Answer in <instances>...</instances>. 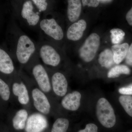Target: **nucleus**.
Listing matches in <instances>:
<instances>
[{
  "label": "nucleus",
  "mask_w": 132,
  "mask_h": 132,
  "mask_svg": "<svg viewBox=\"0 0 132 132\" xmlns=\"http://www.w3.org/2000/svg\"><path fill=\"white\" fill-rule=\"evenodd\" d=\"M14 40V50L20 64L27 63L37 51V46L28 36L22 32L16 35Z\"/></svg>",
  "instance_id": "1"
},
{
  "label": "nucleus",
  "mask_w": 132,
  "mask_h": 132,
  "mask_svg": "<svg viewBox=\"0 0 132 132\" xmlns=\"http://www.w3.org/2000/svg\"><path fill=\"white\" fill-rule=\"evenodd\" d=\"M96 115L99 122L107 128L113 127L116 123V116L112 105L105 98L98 100L96 105Z\"/></svg>",
  "instance_id": "2"
},
{
  "label": "nucleus",
  "mask_w": 132,
  "mask_h": 132,
  "mask_svg": "<svg viewBox=\"0 0 132 132\" xmlns=\"http://www.w3.org/2000/svg\"><path fill=\"white\" fill-rule=\"evenodd\" d=\"M37 51L43 62L46 65L55 67L60 63V55L50 42L41 43L37 46Z\"/></svg>",
  "instance_id": "3"
},
{
  "label": "nucleus",
  "mask_w": 132,
  "mask_h": 132,
  "mask_svg": "<svg viewBox=\"0 0 132 132\" xmlns=\"http://www.w3.org/2000/svg\"><path fill=\"white\" fill-rule=\"evenodd\" d=\"M100 45V37L96 33L90 35L79 50L80 57L86 62L94 59Z\"/></svg>",
  "instance_id": "4"
},
{
  "label": "nucleus",
  "mask_w": 132,
  "mask_h": 132,
  "mask_svg": "<svg viewBox=\"0 0 132 132\" xmlns=\"http://www.w3.org/2000/svg\"><path fill=\"white\" fill-rule=\"evenodd\" d=\"M39 28L50 40H61L64 37L62 28L56 20L53 18L41 19L39 24Z\"/></svg>",
  "instance_id": "5"
},
{
  "label": "nucleus",
  "mask_w": 132,
  "mask_h": 132,
  "mask_svg": "<svg viewBox=\"0 0 132 132\" xmlns=\"http://www.w3.org/2000/svg\"><path fill=\"white\" fill-rule=\"evenodd\" d=\"M33 2L31 0H27L22 5L21 11V20L28 27H38L41 20L39 12L34 10Z\"/></svg>",
  "instance_id": "6"
},
{
  "label": "nucleus",
  "mask_w": 132,
  "mask_h": 132,
  "mask_svg": "<svg viewBox=\"0 0 132 132\" xmlns=\"http://www.w3.org/2000/svg\"><path fill=\"white\" fill-rule=\"evenodd\" d=\"M32 73L40 90L48 93L51 90V84L46 70L41 64H36L32 69Z\"/></svg>",
  "instance_id": "7"
},
{
  "label": "nucleus",
  "mask_w": 132,
  "mask_h": 132,
  "mask_svg": "<svg viewBox=\"0 0 132 132\" xmlns=\"http://www.w3.org/2000/svg\"><path fill=\"white\" fill-rule=\"evenodd\" d=\"M32 95L36 109L43 114H48L50 112L51 105L44 92L39 88H34L32 91Z\"/></svg>",
  "instance_id": "8"
},
{
  "label": "nucleus",
  "mask_w": 132,
  "mask_h": 132,
  "mask_svg": "<svg viewBox=\"0 0 132 132\" xmlns=\"http://www.w3.org/2000/svg\"><path fill=\"white\" fill-rule=\"evenodd\" d=\"M47 126V120L44 116L34 113L28 119L25 128L26 132H42Z\"/></svg>",
  "instance_id": "9"
},
{
  "label": "nucleus",
  "mask_w": 132,
  "mask_h": 132,
  "mask_svg": "<svg viewBox=\"0 0 132 132\" xmlns=\"http://www.w3.org/2000/svg\"><path fill=\"white\" fill-rule=\"evenodd\" d=\"M51 83L54 92L57 96L64 97L67 94L68 83L65 76L59 72L55 73L52 77Z\"/></svg>",
  "instance_id": "10"
},
{
  "label": "nucleus",
  "mask_w": 132,
  "mask_h": 132,
  "mask_svg": "<svg viewBox=\"0 0 132 132\" xmlns=\"http://www.w3.org/2000/svg\"><path fill=\"white\" fill-rule=\"evenodd\" d=\"M86 27V22L84 20L73 22L68 29L66 35L67 38L73 41L79 40L82 38Z\"/></svg>",
  "instance_id": "11"
},
{
  "label": "nucleus",
  "mask_w": 132,
  "mask_h": 132,
  "mask_svg": "<svg viewBox=\"0 0 132 132\" xmlns=\"http://www.w3.org/2000/svg\"><path fill=\"white\" fill-rule=\"evenodd\" d=\"M81 98L80 92L74 91L64 96L61 101L62 106L68 111H77L80 107Z\"/></svg>",
  "instance_id": "12"
},
{
  "label": "nucleus",
  "mask_w": 132,
  "mask_h": 132,
  "mask_svg": "<svg viewBox=\"0 0 132 132\" xmlns=\"http://www.w3.org/2000/svg\"><path fill=\"white\" fill-rule=\"evenodd\" d=\"M14 64L7 52L0 47V72L5 74H11L14 71Z\"/></svg>",
  "instance_id": "13"
},
{
  "label": "nucleus",
  "mask_w": 132,
  "mask_h": 132,
  "mask_svg": "<svg viewBox=\"0 0 132 132\" xmlns=\"http://www.w3.org/2000/svg\"><path fill=\"white\" fill-rule=\"evenodd\" d=\"M67 15L69 20L71 22L77 21L80 16L81 12V0H68Z\"/></svg>",
  "instance_id": "14"
},
{
  "label": "nucleus",
  "mask_w": 132,
  "mask_h": 132,
  "mask_svg": "<svg viewBox=\"0 0 132 132\" xmlns=\"http://www.w3.org/2000/svg\"><path fill=\"white\" fill-rule=\"evenodd\" d=\"M13 93L18 97L19 103L22 105H26L29 101L28 91L23 82H15L12 87Z\"/></svg>",
  "instance_id": "15"
},
{
  "label": "nucleus",
  "mask_w": 132,
  "mask_h": 132,
  "mask_svg": "<svg viewBox=\"0 0 132 132\" xmlns=\"http://www.w3.org/2000/svg\"><path fill=\"white\" fill-rule=\"evenodd\" d=\"M129 47V45L126 43L112 46V51L113 53L114 60L115 64H120L125 59Z\"/></svg>",
  "instance_id": "16"
},
{
  "label": "nucleus",
  "mask_w": 132,
  "mask_h": 132,
  "mask_svg": "<svg viewBox=\"0 0 132 132\" xmlns=\"http://www.w3.org/2000/svg\"><path fill=\"white\" fill-rule=\"evenodd\" d=\"M28 119V113L25 109H20L16 112L13 119V125L15 129L22 130L26 127Z\"/></svg>",
  "instance_id": "17"
},
{
  "label": "nucleus",
  "mask_w": 132,
  "mask_h": 132,
  "mask_svg": "<svg viewBox=\"0 0 132 132\" xmlns=\"http://www.w3.org/2000/svg\"><path fill=\"white\" fill-rule=\"evenodd\" d=\"M98 62L100 65L105 68L109 69L113 67L115 63L112 50L106 49L102 52L99 55Z\"/></svg>",
  "instance_id": "18"
},
{
  "label": "nucleus",
  "mask_w": 132,
  "mask_h": 132,
  "mask_svg": "<svg viewBox=\"0 0 132 132\" xmlns=\"http://www.w3.org/2000/svg\"><path fill=\"white\" fill-rule=\"evenodd\" d=\"M131 70L128 66L124 65H118L111 68L108 73L109 78H118L122 74L130 75Z\"/></svg>",
  "instance_id": "19"
},
{
  "label": "nucleus",
  "mask_w": 132,
  "mask_h": 132,
  "mask_svg": "<svg viewBox=\"0 0 132 132\" xmlns=\"http://www.w3.org/2000/svg\"><path fill=\"white\" fill-rule=\"evenodd\" d=\"M69 124V121L67 119L58 118L54 123L51 132H67Z\"/></svg>",
  "instance_id": "20"
},
{
  "label": "nucleus",
  "mask_w": 132,
  "mask_h": 132,
  "mask_svg": "<svg viewBox=\"0 0 132 132\" xmlns=\"http://www.w3.org/2000/svg\"><path fill=\"white\" fill-rule=\"evenodd\" d=\"M120 103L128 115L132 117V96L121 95L119 98Z\"/></svg>",
  "instance_id": "21"
},
{
  "label": "nucleus",
  "mask_w": 132,
  "mask_h": 132,
  "mask_svg": "<svg viewBox=\"0 0 132 132\" xmlns=\"http://www.w3.org/2000/svg\"><path fill=\"white\" fill-rule=\"evenodd\" d=\"M111 42L114 45L120 44L124 40L125 33L122 29L114 28L110 31Z\"/></svg>",
  "instance_id": "22"
},
{
  "label": "nucleus",
  "mask_w": 132,
  "mask_h": 132,
  "mask_svg": "<svg viewBox=\"0 0 132 132\" xmlns=\"http://www.w3.org/2000/svg\"><path fill=\"white\" fill-rule=\"evenodd\" d=\"M10 92L9 87L5 81L0 79V96L3 100L7 101L10 97Z\"/></svg>",
  "instance_id": "23"
},
{
  "label": "nucleus",
  "mask_w": 132,
  "mask_h": 132,
  "mask_svg": "<svg viewBox=\"0 0 132 132\" xmlns=\"http://www.w3.org/2000/svg\"><path fill=\"white\" fill-rule=\"evenodd\" d=\"M31 1L35 5L38 9V12L40 13L45 12L47 9V0H31Z\"/></svg>",
  "instance_id": "24"
},
{
  "label": "nucleus",
  "mask_w": 132,
  "mask_h": 132,
  "mask_svg": "<svg viewBox=\"0 0 132 132\" xmlns=\"http://www.w3.org/2000/svg\"><path fill=\"white\" fill-rule=\"evenodd\" d=\"M118 91L122 95H132V83L127 86L120 88Z\"/></svg>",
  "instance_id": "25"
},
{
  "label": "nucleus",
  "mask_w": 132,
  "mask_h": 132,
  "mask_svg": "<svg viewBox=\"0 0 132 132\" xmlns=\"http://www.w3.org/2000/svg\"><path fill=\"white\" fill-rule=\"evenodd\" d=\"M83 6L97 7L100 4V0H81Z\"/></svg>",
  "instance_id": "26"
},
{
  "label": "nucleus",
  "mask_w": 132,
  "mask_h": 132,
  "mask_svg": "<svg viewBox=\"0 0 132 132\" xmlns=\"http://www.w3.org/2000/svg\"><path fill=\"white\" fill-rule=\"evenodd\" d=\"M98 128L95 124L89 123L86 125L85 129L79 130L78 132H98Z\"/></svg>",
  "instance_id": "27"
},
{
  "label": "nucleus",
  "mask_w": 132,
  "mask_h": 132,
  "mask_svg": "<svg viewBox=\"0 0 132 132\" xmlns=\"http://www.w3.org/2000/svg\"><path fill=\"white\" fill-rule=\"evenodd\" d=\"M125 62L127 65L132 67V43L129 46L127 54L125 58Z\"/></svg>",
  "instance_id": "28"
},
{
  "label": "nucleus",
  "mask_w": 132,
  "mask_h": 132,
  "mask_svg": "<svg viewBox=\"0 0 132 132\" xmlns=\"http://www.w3.org/2000/svg\"><path fill=\"white\" fill-rule=\"evenodd\" d=\"M126 19L128 24L132 26V7L130 10L127 12L126 15Z\"/></svg>",
  "instance_id": "29"
},
{
  "label": "nucleus",
  "mask_w": 132,
  "mask_h": 132,
  "mask_svg": "<svg viewBox=\"0 0 132 132\" xmlns=\"http://www.w3.org/2000/svg\"></svg>",
  "instance_id": "30"
}]
</instances>
